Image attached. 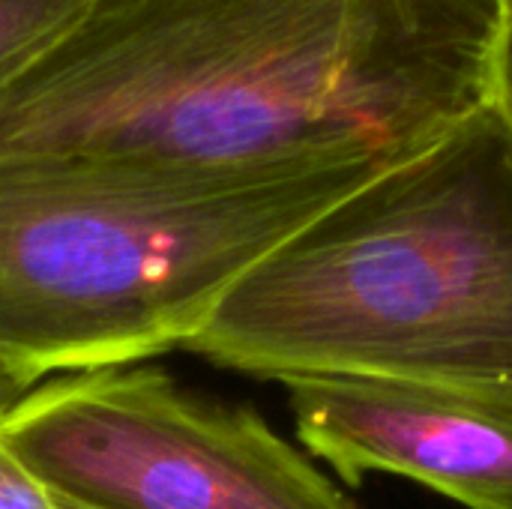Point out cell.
<instances>
[{
	"label": "cell",
	"instance_id": "6da1fadb",
	"mask_svg": "<svg viewBox=\"0 0 512 509\" xmlns=\"http://www.w3.org/2000/svg\"><path fill=\"white\" fill-rule=\"evenodd\" d=\"M507 0H90L0 90V159L393 168L492 105Z\"/></svg>",
	"mask_w": 512,
	"mask_h": 509
},
{
	"label": "cell",
	"instance_id": "7a4b0ae2",
	"mask_svg": "<svg viewBox=\"0 0 512 509\" xmlns=\"http://www.w3.org/2000/svg\"><path fill=\"white\" fill-rule=\"evenodd\" d=\"M213 366L423 384L512 414V123L480 108L258 261L186 342Z\"/></svg>",
	"mask_w": 512,
	"mask_h": 509
},
{
	"label": "cell",
	"instance_id": "3957f363",
	"mask_svg": "<svg viewBox=\"0 0 512 509\" xmlns=\"http://www.w3.org/2000/svg\"><path fill=\"white\" fill-rule=\"evenodd\" d=\"M381 171L6 156L0 357L42 384L186 348L258 261Z\"/></svg>",
	"mask_w": 512,
	"mask_h": 509
},
{
	"label": "cell",
	"instance_id": "277c9868",
	"mask_svg": "<svg viewBox=\"0 0 512 509\" xmlns=\"http://www.w3.org/2000/svg\"><path fill=\"white\" fill-rule=\"evenodd\" d=\"M0 441L75 509H357L255 411L144 363L36 384Z\"/></svg>",
	"mask_w": 512,
	"mask_h": 509
},
{
	"label": "cell",
	"instance_id": "5b68a950",
	"mask_svg": "<svg viewBox=\"0 0 512 509\" xmlns=\"http://www.w3.org/2000/svg\"><path fill=\"white\" fill-rule=\"evenodd\" d=\"M294 429L339 480L408 477L468 509H512V414L477 399L381 378L285 381Z\"/></svg>",
	"mask_w": 512,
	"mask_h": 509
},
{
	"label": "cell",
	"instance_id": "8992f818",
	"mask_svg": "<svg viewBox=\"0 0 512 509\" xmlns=\"http://www.w3.org/2000/svg\"><path fill=\"white\" fill-rule=\"evenodd\" d=\"M90 0H0V90L9 87Z\"/></svg>",
	"mask_w": 512,
	"mask_h": 509
},
{
	"label": "cell",
	"instance_id": "52a82bcc",
	"mask_svg": "<svg viewBox=\"0 0 512 509\" xmlns=\"http://www.w3.org/2000/svg\"><path fill=\"white\" fill-rule=\"evenodd\" d=\"M0 509H69L0 441Z\"/></svg>",
	"mask_w": 512,
	"mask_h": 509
},
{
	"label": "cell",
	"instance_id": "ba28073f",
	"mask_svg": "<svg viewBox=\"0 0 512 509\" xmlns=\"http://www.w3.org/2000/svg\"><path fill=\"white\" fill-rule=\"evenodd\" d=\"M495 108L512 123V0H507V21H504V36H501V51H498V66H495Z\"/></svg>",
	"mask_w": 512,
	"mask_h": 509
},
{
	"label": "cell",
	"instance_id": "9c48e42d",
	"mask_svg": "<svg viewBox=\"0 0 512 509\" xmlns=\"http://www.w3.org/2000/svg\"><path fill=\"white\" fill-rule=\"evenodd\" d=\"M36 384L24 375V372H18L12 363H6L3 357H0V423H3V417L33 390Z\"/></svg>",
	"mask_w": 512,
	"mask_h": 509
},
{
	"label": "cell",
	"instance_id": "30bf717a",
	"mask_svg": "<svg viewBox=\"0 0 512 509\" xmlns=\"http://www.w3.org/2000/svg\"><path fill=\"white\" fill-rule=\"evenodd\" d=\"M66 507H69V504H66ZM69 509H75V507H69Z\"/></svg>",
	"mask_w": 512,
	"mask_h": 509
}]
</instances>
